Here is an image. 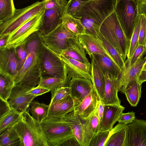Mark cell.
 Returning <instances> with one entry per match:
<instances>
[{
    "instance_id": "cell-1",
    "label": "cell",
    "mask_w": 146,
    "mask_h": 146,
    "mask_svg": "<svg viewBox=\"0 0 146 146\" xmlns=\"http://www.w3.org/2000/svg\"><path fill=\"white\" fill-rule=\"evenodd\" d=\"M23 44L27 56L13 79L15 85L33 88L38 85L41 78L40 55L43 44L39 31L32 34Z\"/></svg>"
},
{
    "instance_id": "cell-2",
    "label": "cell",
    "mask_w": 146,
    "mask_h": 146,
    "mask_svg": "<svg viewBox=\"0 0 146 146\" xmlns=\"http://www.w3.org/2000/svg\"><path fill=\"white\" fill-rule=\"evenodd\" d=\"M116 0H91L72 16L80 20L86 33L98 38L101 26L114 11Z\"/></svg>"
},
{
    "instance_id": "cell-3",
    "label": "cell",
    "mask_w": 146,
    "mask_h": 146,
    "mask_svg": "<svg viewBox=\"0 0 146 146\" xmlns=\"http://www.w3.org/2000/svg\"><path fill=\"white\" fill-rule=\"evenodd\" d=\"M100 32L120 54L125 62L130 40L126 36L115 11L103 22Z\"/></svg>"
},
{
    "instance_id": "cell-4",
    "label": "cell",
    "mask_w": 146,
    "mask_h": 146,
    "mask_svg": "<svg viewBox=\"0 0 146 146\" xmlns=\"http://www.w3.org/2000/svg\"><path fill=\"white\" fill-rule=\"evenodd\" d=\"M22 146H50L39 123L25 111L14 126Z\"/></svg>"
},
{
    "instance_id": "cell-5",
    "label": "cell",
    "mask_w": 146,
    "mask_h": 146,
    "mask_svg": "<svg viewBox=\"0 0 146 146\" xmlns=\"http://www.w3.org/2000/svg\"><path fill=\"white\" fill-rule=\"evenodd\" d=\"M44 0L37 1L24 8L16 9L13 16L0 23V38L8 36L35 15L45 9Z\"/></svg>"
},
{
    "instance_id": "cell-6",
    "label": "cell",
    "mask_w": 146,
    "mask_h": 146,
    "mask_svg": "<svg viewBox=\"0 0 146 146\" xmlns=\"http://www.w3.org/2000/svg\"><path fill=\"white\" fill-rule=\"evenodd\" d=\"M40 124L50 146H62L74 136L68 124L62 119H45Z\"/></svg>"
},
{
    "instance_id": "cell-7",
    "label": "cell",
    "mask_w": 146,
    "mask_h": 146,
    "mask_svg": "<svg viewBox=\"0 0 146 146\" xmlns=\"http://www.w3.org/2000/svg\"><path fill=\"white\" fill-rule=\"evenodd\" d=\"M114 11L126 36L130 40L139 14L138 5L130 0H116Z\"/></svg>"
},
{
    "instance_id": "cell-8",
    "label": "cell",
    "mask_w": 146,
    "mask_h": 146,
    "mask_svg": "<svg viewBox=\"0 0 146 146\" xmlns=\"http://www.w3.org/2000/svg\"><path fill=\"white\" fill-rule=\"evenodd\" d=\"M40 61L41 78L55 77L67 80V75L64 62L43 45Z\"/></svg>"
},
{
    "instance_id": "cell-9",
    "label": "cell",
    "mask_w": 146,
    "mask_h": 146,
    "mask_svg": "<svg viewBox=\"0 0 146 146\" xmlns=\"http://www.w3.org/2000/svg\"><path fill=\"white\" fill-rule=\"evenodd\" d=\"M44 10L10 34L7 38L5 47L16 48L23 44L32 34L39 31Z\"/></svg>"
},
{
    "instance_id": "cell-10",
    "label": "cell",
    "mask_w": 146,
    "mask_h": 146,
    "mask_svg": "<svg viewBox=\"0 0 146 146\" xmlns=\"http://www.w3.org/2000/svg\"><path fill=\"white\" fill-rule=\"evenodd\" d=\"M40 35L43 45L57 55L61 54L67 48L70 38L74 37L67 30L62 22L48 34Z\"/></svg>"
},
{
    "instance_id": "cell-11",
    "label": "cell",
    "mask_w": 146,
    "mask_h": 146,
    "mask_svg": "<svg viewBox=\"0 0 146 146\" xmlns=\"http://www.w3.org/2000/svg\"><path fill=\"white\" fill-rule=\"evenodd\" d=\"M32 88L19 85H15L8 100L10 107L22 113L27 111L36 96L27 95L26 92Z\"/></svg>"
},
{
    "instance_id": "cell-12",
    "label": "cell",
    "mask_w": 146,
    "mask_h": 146,
    "mask_svg": "<svg viewBox=\"0 0 146 146\" xmlns=\"http://www.w3.org/2000/svg\"><path fill=\"white\" fill-rule=\"evenodd\" d=\"M57 55L65 65L68 83L69 84L70 80L73 78H85L91 80V64H84L72 59L67 58L62 55Z\"/></svg>"
},
{
    "instance_id": "cell-13",
    "label": "cell",
    "mask_w": 146,
    "mask_h": 146,
    "mask_svg": "<svg viewBox=\"0 0 146 146\" xmlns=\"http://www.w3.org/2000/svg\"><path fill=\"white\" fill-rule=\"evenodd\" d=\"M19 64L16 48H0V73L13 78L18 72Z\"/></svg>"
},
{
    "instance_id": "cell-14",
    "label": "cell",
    "mask_w": 146,
    "mask_h": 146,
    "mask_svg": "<svg viewBox=\"0 0 146 146\" xmlns=\"http://www.w3.org/2000/svg\"><path fill=\"white\" fill-rule=\"evenodd\" d=\"M127 125L128 146H146V120L135 118Z\"/></svg>"
},
{
    "instance_id": "cell-15",
    "label": "cell",
    "mask_w": 146,
    "mask_h": 146,
    "mask_svg": "<svg viewBox=\"0 0 146 146\" xmlns=\"http://www.w3.org/2000/svg\"><path fill=\"white\" fill-rule=\"evenodd\" d=\"M68 86L70 96L76 106L94 89L92 81L87 79L72 78L70 80Z\"/></svg>"
},
{
    "instance_id": "cell-16",
    "label": "cell",
    "mask_w": 146,
    "mask_h": 146,
    "mask_svg": "<svg viewBox=\"0 0 146 146\" xmlns=\"http://www.w3.org/2000/svg\"><path fill=\"white\" fill-rule=\"evenodd\" d=\"M77 38L90 57L93 54H99L107 56L114 61L100 39L86 34L80 35Z\"/></svg>"
},
{
    "instance_id": "cell-17",
    "label": "cell",
    "mask_w": 146,
    "mask_h": 146,
    "mask_svg": "<svg viewBox=\"0 0 146 146\" xmlns=\"http://www.w3.org/2000/svg\"><path fill=\"white\" fill-rule=\"evenodd\" d=\"M146 61L145 57L142 58L121 72L118 78V92L124 94L127 86L138 78Z\"/></svg>"
},
{
    "instance_id": "cell-18",
    "label": "cell",
    "mask_w": 146,
    "mask_h": 146,
    "mask_svg": "<svg viewBox=\"0 0 146 146\" xmlns=\"http://www.w3.org/2000/svg\"><path fill=\"white\" fill-rule=\"evenodd\" d=\"M125 108L121 105L104 104L103 115L100 121V130H111Z\"/></svg>"
},
{
    "instance_id": "cell-19",
    "label": "cell",
    "mask_w": 146,
    "mask_h": 146,
    "mask_svg": "<svg viewBox=\"0 0 146 146\" xmlns=\"http://www.w3.org/2000/svg\"><path fill=\"white\" fill-rule=\"evenodd\" d=\"M46 119H61L67 113L74 111L76 105L71 96L55 103L50 102Z\"/></svg>"
},
{
    "instance_id": "cell-20",
    "label": "cell",
    "mask_w": 146,
    "mask_h": 146,
    "mask_svg": "<svg viewBox=\"0 0 146 146\" xmlns=\"http://www.w3.org/2000/svg\"><path fill=\"white\" fill-rule=\"evenodd\" d=\"M98 99L97 95L93 89L75 106L73 111L81 120L84 121L94 112Z\"/></svg>"
},
{
    "instance_id": "cell-21",
    "label": "cell",
    "mask_w": 146,
    "mask_h": 146,
    "mask_svg": "<svg viewBox=\"0 0 146 146\" xmlns=\"http://www.w3.org/2000/svg\"><path fill=\"white\" fill-rule=\"evenodd\" d=\"M104 74L105 86L102 102L105 104L121 105V101L117 94L118 78L110 75L108 72L105 73Z\"/></svg>"
},
{
    "instance_id": "cell-22",
    "label": "cell",
    "mask_w": 146,
    "mask_h": 146,
    "mask_svg": "<svg viewBox=\"0 0 146 146\" xmlns=\"http://www.w3.org/2000/svg\"><path fill=\"white\" fill-rule=\"evenodd\" d=\"M127 125L119 123L109 131L104 146H128Z\"/></svg>"
},
{
    "instance_id": "cell-23",
    "label": "cell",
    "mask_w": 146,
    "mask_h": 146,
    "mask_svg": "<svg viewBox=\"0 0 146 146\" xmlns=\"http://www.w3.org/2000/svg\"><path fill=\"white\" fill-rule=\"evenodd\" d=\"M60 55L83 63H90L86 57L85 50L77 37L70 38L68 47Z\"/></svg>"
},
{
    "instance_id": "cell-24",
    "label": "cell",
    "mask_w": 146,
    "mask_h": 146,
    "mask_svg": "<svg viewBox=\"0 0 146 146\" xmlns=\"http://www.w3.org/2000/svg\"><path fill=\"white\" fill-rule=\"evenodd\" d=\"M92 65V80L94 89L98 99L102 100L104 97L105 79L104 74L99 66L93 55L90 57Z\"/></svg>"
},
{
    "instance_id": "cell-25",
    "label": "cell",
    "mask_w": 146,
    "mask_h": 146,
    "mask_svg": "<svg viewBox=\"0 0 146 146\" xmlns=\"http://www.w3.org/2000/svg\"><path fill=\"white\" fill-rule=\"evenodd\" d=\"M61 14L52 9H45L42 23L39 32L42 35L50 32L62 22Z\"/></svg>"
},
{
    "instance_id": "cell-26",
    "label": "cell",
    "mask_w": 146,
    "mask_h": 146,
    "mask_svg": "<svg viewBox=\"0 0 146 146\" xmlns=\"http://www.w3.org/2000/svg\"><path fill=\"white\" fill-rule=\"evenodd\" d=\"M100 121L94 111L93 113L82 123L84 146H89L94 135L100 130Z\"/></svg>"
},
{
    "instance_id": "cell-27",
    "label": "cell",
    "mask_w": 146,
    "mask_h": 146,
    "mask_svg": "<svg viewBox=\"0 0 146 146\" xmlns=\"http://www.w3.org/2000/svg\"><path fill=\"white\" fill-rule=\"evenodd\" d=\"M62 119L68 124L80 146H84L82 123L78 116L73 111L66 115Z\"/></svg>"
},
{
    "instance_id": "cell-28",
    "label": "cell",
    "mask_w": 146,
    "mask_h": 146,
    "mask_svg": "<svg viewBox=\"0 0 146 146\" xmlns=\"http://www.w3.org/2000/svg\"><path fill=\"white\" fill-rule=\"evenodd\" d=\"M92 55L104 74L108 72L110 75L119 78L121 70L114 61L108 57L102 54H94Z\"/></svg>"
},
{
    "instance_id": "cell-29",
    "label": "cell",
    "mask_w": 146,
    "mask_h": 146,
    "mask_svg": "<svg viewBox=\"0 0 146 146\" xmlns=\"http://www.w3.org/2000/svg\"><path fill=\"white\" fill-rule=\"evenodd\" d=\"M21 113L12 108L0 116V134L12 128L19 122L22 117Z\"/></svg>"
},
{
    "instance_id": "cell-30",
    "label": "cell",
    "mask_w": 146,
    "mask_h": 146,
    "mask_svg": "<svg viewBox=\"0 0 146 146\" xmlns=\"http://www.w3.org/2000/svg\"><path fill=\"white\" fill-rule=\"evenodd\" d=\"M61 19L66 29L73 36L77 37L86 33L85 28L80 20L66 13H63Z\"/></svg>"
},
{
    "instance_id": "cell-31",
    "label": "cell",
    "mask_w": 146,
    "mask_h": 146,
    "mask_svg": "<svg viewBox=\"0 0 146 146\" xmlns=\"http://www.w3.org/2000/svg\"><path fill=\"white\" fill-rule=\"evenodd\" d=\"M141 84L138 78L128 85L125 89L124 94L131 106H137L141 97Z\"/></svg>"
},
{
    "instance_id": "cell-32",
    "label": "cell",
    "mask_w": 146,
    "mask_h": 146,
    "mask_svg": "<svg viewBox=\"0 0 146 146\" xmlns=\"http://www.w3.org/2000/svg\"><path fill=\"white\" fill-rule=\"evenodd\" d=\"M0 135V146H22L20 137L14 127Z\"/></svg>"
},
{
    "instance_id": "cell-33",
    "label": "cell",
    "mask_w": 146,
    "mask_h": 146,
    "mask_svg": "<svg viewBox=\"0 0 146 146\" xmlns=\"http://www.w3.org/2000/svg\"><path fill=\"white\" fill-rule=\"evenodd\" d=\"M29 110L32 117L40 123L46 118L49 108V104L40 103L35 101L30 105Z\"/></svg>"
},
{
    "instance_id": "cell-34",
    "label": "cell",
    "mask_w": 146,
    "mask_h": 146,
    "mask_svg": "<svg viewBox=\"0 0 146 146\" xmlns=\"http://www.w3.org/2000/svg\"><path fill=\"white\" fill-rule=\"evenodd\" d=\"M14 86V82L12 77L0 73V98L8 101Z\"/></svg>"
},
{
    "instance_id": "cell-35",
    "label": "cell",
    "mask_w": 146,
    "mask_h": 146,
    "mask_svg": "<svg viewBox=\"0 0 146 146\" xmlns=\"http://www.w3.org/2000/svg\"><path fill=\"white\" fill-rule=\"evenodd\" d=\"M98 38L102 40L106 50L115 63L121 69V72L125 71L126 68V66L125 61L120 54L105 38L100 33L99 34Z\"/></svg>"
},
{
    "instance_id": "cell-36",
    "label": "cell",
    "mask_w": 146,
    "mask_h": 146,
    "mask_svg": "<svg viewBox=\"0 0 146 146\" xmlns=\"http://www.w3.org/2000/svg\"><path fill=\"white\" fill-rule=\"evenodd\" d=\"M16 9L13 0H0V23L12 17Z\"/></svg>"
},
{
    "instance_id": "cell-37",
    "label": "cell",
    "mask_w": 146,
    "mask_h": 146,
    "mask_svg": "<svg viewBox=\"0 0 146 146\" xmlns=\"http://www.w3.org/2000/svg\"><path fill=\"white\" fill-rule=\"evenodd\" d=\"M67 85V80L53 77L41 78L38 86L47 88L50 91H52Z\"/></svg>"
},
{
    "instance_id": "cell-38",
    "label": "cell",
    "mask_w": 146,
    "mask_h": 146,
    "mask_svg": "<svg viewBox=\"0 0 146 146\" xmlns=\"http://www.w3.org/2000/svg\"><path fill=\"white\" fill-rule=\"evenodd\" d=\"M141 16L138 15L134 30L130 40L129 46L126 60H129L132 56L138 45L139 33L141 24Z\"/></svg>"
},
{
    "instance_id": "cell-39",
    "label": "cell",
    "mask_w": 146,
    "mask_h": 146,
    "mask_svg": "<svg viewBox=\"0 0 146 146\" xmlns=\"http://www.w3.org/2000/svg\"><path fill=\"white\" fill-rule=\"evenodd\" d=\"M91 0H69L68 1L64 13L73 16L87 2Z\"/></svg>"
},
{
    "instance_id": "cell-40",
    "label": "cell",
    "mask_w": 146,
    "mask_h": 146,
    "mask_svg": "<svg viewBox=\"0 0 146 146\" xmlns=\"http://www.w3.org/2000/svg\"><path fill=\"white\" fill-rule=\"evenodd\" d=\"M52 96L51 103H55L64 100L70 96L68 86L62 87L57 90L51 91Z\"/></svg>"
},
{
    "instance_id": "cell-41",
    "label": "cell",
    "mask_w": 146,
    "mask_h": 146,
    "mask_svg": "<svg viewBox=\"0 0 146 146\" xmlns=\"http://www.w3.org/2000/svg\"><path fill=\"white\" fill-rule=\"evenodd\" d=\"M45 9H52L63 15L68 1L66 0H44Z\"/></svg>"
},
{
    "instance_id": "cell-42",
    "label": "cell",
    "mask_w": 146,
    "mask_h": 146,
    "mask_svg": "<svg viewBox=\"0 0 146 146\" xmlns=\"http://www.w3.org/2000/svg\"><path fill=\"white\" fill-rule=\"evenodd\" d=\"M109 131L100 130L92 138L89 146H104Z\"/></svg>"
},
{
    "instance_id": "cell-43",
    "label": "cell",
    "mask_w": 146,
    "mask_h": 146,
    "mask_svg": "<svg viewBox=\"0 0 146 146\" xmlns=\"http://www.w3.org/2000/svg\"><path fill=\"white\" fill-rule=\"evenodd\" d=\"M146 52L145 46L139 44L131 58L129 60L125 61L126 68L132 66L141 59Z\"/></svg>"
},
{
    "instance_id": "cell-44",
    "label": "cell",
    "mask_w": 146,
    "mask_h": 146,
    "mask_svg": "<svg viewBox=\"0 0 146 146\" xmlns=\"http://www.w3.org/2000/svg\"><path fill=\"white\" fill-rule=\"evenodd\" d=\"M141 24L138 43L139 44L145 46L146 41V16L143 14H141Z\"/></svg>"
},
{
    "instance_id": "cell-45",
    "label": "cell",
    "mask_w": 146,
    "mask_h": 146,
    "mask_svg": "<svg viewBox=\"0 0 146 146\" xmlns=\"http://www.w3.org/2000/svg\"><path fill=\"white\" fill-rule=\"evenodd\" d=\"M17 55L19 60L18 71L21 69L23 65L27 56V52L23 44L16 48Z\"/></svg>"
},
{
    "instance_id": "cell-46",
    "label": "cell",
    "mask_w": 146,
    "mask_h": 146,
    "mask_svg": "<svg viewBox=\"0 0 146 146\" xmlns=\"http://www.w3.org/2000/svg\"><path fill=\"white\" fill-rule=\"evenodd\" d=\"M135 119V113L133 111L127 113H122L117 121L127 125L132 123Z\"/></svg>"
},
{
    "instance_id": "cell-47",
    "label": "cell",
    "mask_w": 146,
    "mask_h": 146,
    "mask_svg": "<svg viewBox=\"0 0 146 146\" xmlns=\"http://www.w3.org/2000/svg\"><path fill=\"white\" fill-rule=\"evenodd\" d=\"M49 91H50V90L49 89L37 86L27 92L26 94L36 97Z\"/></svg>"
},
{
    "instance_id": "cell-48",
    "label": "cell",
    "mask_w": 146,
    "mask_h": 146,
    "mask_svg": "<svg viewBox=\"0 0 146 146\" xmlns=\"http://www.w3.org/2000/svg\"><path fill=\"white\" fill-rule=\"evenodd\" d=\"M104 106L102 100L98 99L94 111L100 121L103 115Z\"/></svg>"
},
{
    "instance_id": "cell-49",
    "label": "cell",
    "mask_w": 146,
    "mask_h": 146,
    "mask_svg": "<svg viewBox=\"0 0 146 146\" xmlns=\"http://www.w3.org/2000/svg\"><path fill=\"white\" fill-rule=\"evenodd\" d=\"M0 116L8 111L11 108L8 101H5L0 98Z\"/></svg>"
},
{
    "instance_id": "cell-50",
    "label": "cell",
    "mask_w": 146,
    "mask_h": 146,
    "mask_svg": "<svg viewBox=\"0 0 146 146\" xmlns=\"http://www.w3.org/2000/svg\"><path fill=\"white\" fill-rule=\"evenodd\" d=\"M140 14L146 15V0H141L138 5Z\"/></svg>"
},
{
    "instance_id": "cell-51",
    "label": "cell",
    "mask_w": 146,
    "mask_h": 146,
    "mask_svg": "<svg viewBox=\"0 0 146 146\" xmlns=\"http://www.w3.org/2000/svg\"><path fill=\"white\" fill-rule=\"evenodd\" d=\"M138 80L141 84L146 81V70H141L138 78Z\"/></svg>"
},
{
    "instance_id": "cell-52",
    "label": "cell",
    "mask_w": 146,
    "mask_h": 146,
    "mask_svg": "<svg viewBox=\"0 0 146 146\" xmlns=\"http://www.w3.org/2000/svg\"><path fill=\"white\" fill-rule=\"evenodd\" d=\"M8 36L0 38V48L5 47Z\"/></svg>"
},
{
    "instance_id": "cell-53",
    "label": "cell",
    "mask_w": 146,
    "mask_h": 146,
    "mask_svg": "<svg viewBox=\"0 0 146 146\" xmlns=\"http://www.w3.org/2000/svg\"><path fill=\"white\" fill-rule=\"evenodd\" d=\"M132 1H133V2H134L135 4L137 5H138L140 2L141 1V0H130Z\"/></svg>"
},
{
    "instance_id": "cell-54",
    "label": "cell",
    "mask_w": 146,
    "mask_h": 146,
    "mask_svg": "<svg viewBox=\"0 0 146 146\" xmlns=\"http://www.w3.org/2000/svg\"><path fill=\"white\" fill-rule=\"evenodd\" d=\"M146 70V61L144 64L142 69V70Z\"/></svg>"
},
{
    "instance_id": "cell-55",
    "label": "cell",
    "mask_w": 146,
    "mask_h": 146,
    "mask_svg": "<svg viewBox=\"0 0 146 146\" xmlns=\"http://www.w3.org/2000/svg\"><path fill=\"white\" fill-rule=\"evenodd\" d=\"M145 49H146V43H145Z\"/></svg>"
},
{
    "instance_id": "cell-56",
    "label": "cell",
    "mask_w": 146,
    "mask_h": 146,
    "mask_svg": "<svg viewBox=\"0 0 146 146\" xmlns=\"http://www.w3.org/2000/svg\"><path fill=\"white\" fill-rule=\"evenodd\" d=\"M145 57L146 58V56Z\"/></svg>"
}]
</instances>
